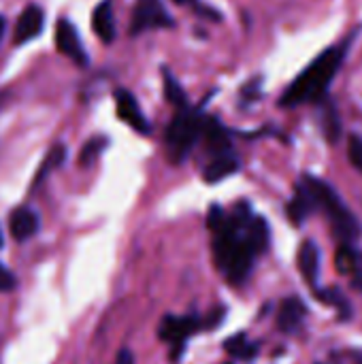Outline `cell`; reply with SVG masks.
Listing matches in <instances>:
<instances>
[{
	"label": "cell",
	"instance_id": "cell-20",
	"mask_svg": "<svg viewBox=\"0 0 362 364\" xmlns=\"http://www.w3.org/2000/svg\"><path fill=\"white\" fill-rule=\"evenodd\" d=\"M226 350H228L230 356L241 358V360H250V358H254L258 354V346L250 343L245 335H237L230 341H226Z\"/></svg>",
	"mask_w": 362,
	"mask_h": 364
},
{
	"label": "cell",
	"instance_id": "cell-27",
	"mask_svg": "<svg viewBox=\"0 0 362 364\" xmlns=\"http://www.w3.org/2000/svg\"><path fill=\"white\" fill-rule=\"evenodd\" d=\"M115 364H134V356L130 350H119L117 352V358H115Z\"/></svg>",
	"mask_w": 362,
	"mask_h": 364
},
{
	"label": "cell",
	"instance_id": "cell-9",
	"mask_svg": "<svg viewBox=\"0 0 362 364\" xmlns=\"http://www.w3.org/2000/svg\"><path fill=\"white\" fill-rule=\"evenodd\" d=\"M43 23H45V13L38 4H28L17 23H15V32H13V41L15 45H21V43H28L32 38H36L41 32H43Z\"/></svg>",
	"mask_w": 362,
	"mask_h": 364
},
{
	"label": "cell",
	"instance_id": "cell-28",
	"mask_svg": "<svg viewBox=\"0 0 362 364\" xmlns=\"http://www.w3.org/2000/svg\"><path fill=\"white\" fill-rule=\"evenodd\" d=\"M354 288L362 290V254L358 256V262H356V269H354Z\"/></svg>",
	"mask_w": 362,
	"mask_h": 364
},
{
	"label": "cell",
	"instance_id": "cell-21",
	"mask_svg": "<svg viewBox=\"0 0 362 364\" xmlns=\"http://www.w3.org/2000/svg\"><path fill=\"white\" fill-rule=\"evenodd\" d=\"M356 262H358V254L352 250V245L350 243H341L339 250H337V254H335V267H337V271L344 273V275H350V273H354Z\"/></svg>",
	"mask_w": 362,
	"mask_h": 364
},
{
	"label": "cell",
	"instance_id": "cell-13",
	"mask_svg": "<svg viewBox=\"0 0 362 364\" xmlns=\"http://www.w3.org/2000/svg\"><path fill=\"white\" fill-rule=\"evenodd\" d=\"M92 28L102 43H113L115 38V17L109 0H102L92 13Z\"/></svg>",
	"mask_w": 362,
	"mask_h": 364
},
{
	"label": "cell",
	"instance_id": "cell-23",
	"mask_svg": "<svg viewBox=\"0 0 362 364\" xmlns=\"http://www.w3.org/2000/svg\"><path fill=\"white\" fill-rule=\"evenodd\" d=\"M107 139L105 136H94V139H90L85 145H83V149H81V154H79V164L81 166H87V164H92L100 154H102V149L107 147Z\"/></svg>",
	"mask_w": 362,
	"mask_h": 364
},
{
	"label": "cell",
	"instance_id": "cell-29",
	"mask_svg": "<svg viewBox=\"0 0 362 364\" xmlns=\"http://www.w3.org/2000/svg\"><path fill=\"white\" fill-rule=\"evenodd\" d=\"M4 28H6V21H4V17H0V38L4 34Z\"/></svg>",
	"mask_w": 362,
	"mask_h": 364
},
{
	"label": "cell",
	"instance_id": "cell-2",
	"mask_svg": "<svg viewBox=\"0 0 362 364\" xmlns=\"http://www.w3.org/2000/svg\"><path fill=\"white\" fill-rule=\"evenodd\" d=\"M239 226L233 220V215L228 218V224L213 232V256L215 262L220 267V271L230 279V282H243L252 269V260H254V252L247 245L245 237L239 235Z\"/></svg>",
	"mask_w": 362,
	"mask_h": 364
},
{
	"label": "cell",
	"instance_id": "cell-3",
	"mask_svg": "<svg viewBox=\"0 0 362 364\" xmlns=\"http://www.w3.org/2000/svg\"><path fill=\"white\" fill-rule=\"evenodd\" d=\"M312 198V203L322 209L331 224H333V230L335 235L339 237L341 243H352L356 237H358V222L356 218L350 213V209L344 205V200L337 196V192L322 179L314 177V175H305L299 183Z\"/></svg>",
	"mask_w": 362,
	"mask_h": 364
},
{
	"label": "cell",
	"instance_id": "cell-32",
	"mask_svg": "<svg viewBox=\"0 0 362 364\" xmlns=\"http://www.w3.org/2000/svg\"><path fill=\"white\" fill-rule=\"evenodd\" d=\"M356 364H362V354L358 356V358H356Z\"/></svg>",
	"mask_w": 362,
	"mask_h": 364
},
{
	"label": "cell",
	"instance_id": "cell-7",
	"mask_svg": "<svg viewBox=\"0 0 362 364\" xmlns=\"http://www.w3.org/2000/svg\"><path fill=\"white\" fill-rule=\"evenodd\" d=\"M55 47L60 53L70 58L77 66L90 64V58L83 49L81 36L68 19H58V23H55Z\"/></svg>",
	"mask_w": 362,
	"mask_h": 364
},
{
	"label": "cell",
	"instance_id": "cell-22",
	"mask_svg": "<svg viewBox=\"0 0 362 364\" xmlns=\"http://www.w3.org/2000/svg\"><path fill=\"white\" fill-rule=\"evenodd\" d=\"M322 115H324V117H322V122H324V134L329 136L331 143H337V139H339V134H341V122H339V117H337V109H335L331 102H326Z\"/></svg>",
	"mask_w": 362,
	"mask_h": 364
},
{
	"label": "cell",
	"instance_id": "cell-12",
	"mask_svg": "<svg viewBox=\"0 0 362 364\" xmlns=\"http://www.w3.org/2000/svg\"><path fill=\"white\" fill-rule=\"evenodd\" d=\"M239 171V158L228 151V154H220V156H213V160L205 166L203 171V179L207 183H218L226 177H230L233 173Z\"/></svg>",
	"mask_w": 362,
	"mask_h": 364
},
{
	"label": "cell",
	"instance_id": "cell-15",
	"mask_svg": "<svg viewBox=\"0 0 362 364\" xmlns=\"http://www.w3.org/2000/svg\"><path fill=\"white\" fill-rule=\"evenodd\" d=\"M299 269L309 286H316L320 271V252L314 241H305L299 250Z\"/></svg>",
	"mask_w": 362,
	"mask_h": 364
},
{
	"label": "cell",
	"instance_id": "cell-11",
	"mask_svg": "<svg viewBox=\"0 0 362 364\" xmlns=\"http://www.w3.org/2000/svg\"><path fill=\"white\" fill-rule=\"evenodd\" d=\"M38 226H41V220L36 211H32L30 207H19L11 215V235L15 241H28L30 237L38 232Z\"/></svg>",
	"mask_w": 362,
	"mask_h": 364
},
{
	"label": "cell",
	"instance_id": "cell-5",
	"mask_svg": "<svg viewBox=\"0 0 362 364\" xmlns=\"http://www.w3.org/2000/svg\"><path fill=\"white\" fill-rule=\"evenodd\" d=\"M171 26H175V21L169 15L162 0H137L130 19V34L137 36L151 28H171Z\"/></svg>",
	"mask_w": 362,
	"mask_h": 364
},
{
	"label": "cell",
	"instance_id": "cell-18",
	"mask_svg": "<svg viewBox=\"0 0 362 364\" xmlns=\"http://www.w3.org/2000/svg\"><path fill=\"white\" fill-rule=\"evenodd\" d=\"M162 77H164V96H166V100H169L175 109H186V107H190L188 96H186V92H183V87L179 85L177 77H175L169 68L162 70Z\"/></svg>",
	"mask_w": 362,
	"mask_h": 364
},
{
	"label": "cell",
	"instance_id": "cell-30",
	"mask_svg": "<svg viewBox=\"0 0 362 364\" xmlns=\"http://www.w3.org/2000/svg\"><path fill=\"white\" fill-rule=\"evenodd\" d=\"M173 2H177V4H192L194 0H173Z\"/></svg>",
	"mask_w": 362,
	"mask_h": 364
},
{
	"label": "cell",
	"instance_id": "cell-8",
	"mask_svg": "<svg viewBox=\"0 0 362 364\" xmlns=\"http://www.w3.org/2000/svg\"><path fill=\"white\" fill-rule=\"evenodd\" d=\"M113 98H115L117 117H119L124 124H128L132 130H137V132H141V134H149V130H151V128H149V122H147L145 113L141 111V107H139L134 94H132L130 90L117 87L115 94H113Z\"/></svg>",
	"mask_w": 362,
	"mask_h": 364
},
{
	"label": "cell",
	"instance_id": "cell-14",
	"mask_svg": "<svg viewBox=\"0 0 362 364\" xmlns=\"http://www.w3.org/2000/svg\"><path fill=\"white\" fill-rule=\"evenodd\" d=\"M305 314L307 309L299 299H286L277 311V326L284 333H297L305 320Z\"/></svg>",
	"mask_w": 362,
	"mask_h": 364
},
{
	"label": "cell",
	"instance_id": "cell-31",
	"mask_svg": "<svg viewBox=\"0 0 362 364\" xmlns=\"http://www.w3.org/2000/svg\"><path fill=\"white\" fill-rule=\"evenodd\" d=\"M4 96H6V94H4V92H0V107H2V102H4Z\"/></svg>",
	"mask_w": 362,
	"mask_h": 364
},
{
	"label": "cell",
	"instance_id": "cell-24",
	"mask_svg": "<svg viewBox=\"0 0 362 364\" xmlns=\"http://www.w3.org/2000/svg\"><path fill=\"white\" fill-rule=\"evenodd\" d=\"M348 156H350L352 164H354L356 168H361L362 171V139L361 136H356V134H352V136H350V141H348Z\"/></svg>",
	"mask_w": 362,
	"mask_h": 364
},
{
	"label": "cell",
	"instance_id": "cell-6",
	"mask_svg": "<svg viewBox=\"0 0 362 364\" xmlns=\"http://www.w3.org/2000/svg\"><path fill=\"white\" fill-rule=\"evenodd\" d=\"M198 328V322L194 318H175V316H166L162 322H160V328H158V337L166 343H171L173 352H171V360L177 363L181 352H183V346L188 341V337H192Z\"/></svg>",
	"mask_w": 362,
	"mask_h": 364
},
{
	"label": "cell",
	"instance_id": "cell-33",
	"mask_svg": "<svg viewBox=\"0 0 362 364\" xmlns=\"http://www.w3.org/2000/svg\"><path fill=\"white\" fill-rule=\"evenodd\" d=\"M0 247H2V230H0Z\"/></svg>",
	"mask_w": 362,
	"mask_h": 364
},
{
	"label": "cell",
	"instance_id": "cell-10",
	"mask_svg": "<svg viewBox=\"0 0 362 364\" xmlns=\"http://www.w3.org/2000/svg\"><path fill=\"white\" fill-rule=\"evenodd\" d=\"M201 136L205 139V145H207V149L213 156L230 151V136H228L226 128L215 117H203V132H201Z\"/></svg>",
	"mask_w": 362,
	"mask_h": 364
},
{
	"label": "cell",
	"instance_id": "cell-17",
	"mask_svg": "<svg viewBox=\"0 0 362 364\" xmlns=\"http://www.w3.org/2000/svg\"><path fill=\"white\" fill-rule=\"evenodd\" d=\"M316 209V205L312 203L309 194L299 186L297 188V196L292 198V203L288 205V218L294 222V224H303L307 215H312V211Z\"/></svg>",
	"mask_w": 362,
	"mask_h": 364
},
{
	"label": "cell",
	"instance_id": "cell-19",
	"mask_svg": "<svg viewBox=\"0 0 362 364\" xmlns=\"http://www.w3.org/2000/svg\"><path fill=\"white\" fill-rule=\"evenodd\" d=\"M64 160H66V147L64 145H55V147H51V151L47 154V158H45V162L41 164V168L36 171V177H34V181H32V188L36 190L38 186H41V181L53 171V168H58V166H62L64 164Z\"/></svg>",
	"mask_w": 362,
	"mask_h": 364
},
{
	"label": "cell",
	"instance_id": "cell-16",
	"mask_svg": "<svg viewBox=\"0 0 362 364\" xmlns=\"http://www.w3.org/2000/svg\"><path fill=\"white\" fill-rule=\"evenodd\" d=\"M245 241L254 254H262L269 247V226L262 218H254L245 228Z\"/></svg>",
	"mask_w": 362,
	"mask_h": 364
},
{
	"label": "cell",
	"instance_id": "cell-1",
	"mask_svg": "<svg viewBox=\"0 0 362 364\" xmlns=\"http://www.w3.org/2000/svg\"><path fill=\"white\" fill-rule=\"evenodd\" d=\"M350 41H344L335 47L324 49L318 58H314L297 77L294 81L284 90L282 98H280V107L292 109V107H301L307 102H320L324 100L333 79L337 77L339 68L346 62L348 55V47Z\"/></svg>",
	"mask_w": 362,
	"mask_h": 364
},
{
	"label": "cell",
	"instance_id": "cell-4",
	"mask_svg": "<svg viewBox=\"0 0 362 364\" xmlns=\"http://www.w3.org/2000/svg\"><path fill=\"white\" fill-rule=\"evenodd\" d=\"M201 132H203V115L192 107L177 109V113L171 119V124L166 126V134H164V143H166L171 162H177V164L183 162L186 156L196 145V141L201 139Z\"/></svg>",
	"mask_w": 362,
	"mask_h": 364
},
{
	"label": "cell",
	"instance_id": "cell-34",
	"mask_svg": "<svg viewBox=\"0 0 362 364\" xmlns=\"http://www.w3.org/2000/svg\"><path fill=\"white\" fill-rule=\"evenodd\" d=\"M226 364H228V363H226Z\"/></svg>",
	"mask_w": 362,
	"mask_h": 364
},
{
	"label": "cell",
	"instance_id": "cell-26",
	"mask_svg": "<svg viewBox=\"0 0 362 364\" xmlns=\"http://www.w3.org/2000/svg\"><path fill=\"white\" fill-rule=\"evenodd\" d=\"M320 299L326 301L329 305H337V307H344L348 311V303H346V299L337 290H324V292H320Z\"/></svg>",
	"mask_w": 362,
	"mask_h": 364
},
{
	"label": "cell",
	"instance_id": "cell-25",
	"mask_svg": "<svg viewBox=\"0 0 362 364\" xmlns=\"http://www.w3.org/2000/svg\"><path fill=\"white\" fill-rule=\"evenodd\" d=\"M15 286H17L15 275L4 264H0V292H11L15 290Z\"/></svg>",
	"mask_w": 362,
	"mask_h": 364
}]
</instances>
